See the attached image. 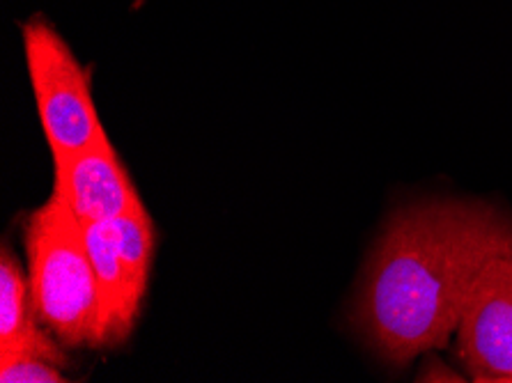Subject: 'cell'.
Returning a JSON list of instances; mask_svg holds the SVG:
<instances>
[{
  "mask_svg": "<svg viewBox=\"0 0 512 383\" xmlns=\"http://www.w3.org/2000/svg\"><path fill=\"white\" fill-rule=\"evenodd\" d=\"M512 253V216L483 200L430 198L393 211L356 294L352 322L391 365L444 347L480 273Z\"/></svg>",
  "mask_w": 512,
  "mask_h": 383,
  "instance_id": "1",
  "label": "cell"
},
{
  "mask_svg": "<svg viewBox=\"0 0 512 383\" xmlns=\"http://www.w3.org/2000/svg\"><path fill=\"white\" fill-rule=\"evenodd\" d=\"M28 289L35 317L62 345H99V294L85 228L60 195L26 221Z\"/></svg>",
  "mask_w": 512,
  "mask_h": 383,
  "instance_id": "2",
  "label": "cell"
},
{
  "mask_svg": "<svg viewBox=\"0 0 512 383\" xmlns=\"http://www.w3.org/2000/svg\"><path fill=\"white\" fill-rule=\"evenodd\" d=\"M23 51L51 154L79 152L108 138L92 99L90 72L44 19L23 26Z\"/></svg>",
  "mask_w": 512,
  "mask_h": 383,
  "instance_id": "3",
  "label": "cell"
},
{
  "mask_svg": "<svg viewBox=\"0 0 512 383\" xmlns=\"http://www.w3.org/2000/svg\"><path fill=\"white\" fill-rule=\"evenodd\" d=\"M457 356L478 383H512V253L480 273L455 331Z\"/></svg>",
  "mask_w": 512,
  "mask_h": 383,
  "instance_id": "4",
  "label": "cell"
},
{
  "mask_svg": "<svg viewBox=\"0 0 512 383\" xmlns=\"http://www.w3.org/2000/svg\"><path fill=\"white\" fill-rule=\"evenodd\" d=\"M51 156L56 173L53 193L67 202L83 225L115 221L145 207L108 138L79 152Z\"/></svg>",
  "mask_w": 512,
  "mask_h": 383,
  "instance_id": "5",
  "label": "cell"
},
{
  "mask_svg": "<svg viewBox=\"0 0 512 383\" xmlns=\"http://www.w3.org/2000/svg\"><path fill=\"white\" fill-rule=\"evenodd\" d=\"M83 228L97 278L99 345H115L134 328L145 292L134 283L122 260L113 223H88Z\"/></svg>",
  "mask_w": 512,
  "mask_h": 383,
  "instance_id": "6",
  "label": "cell"
},
{
  "mask_svg": "<svg viewBox=\"0 0 512 383\" xmlns=\"http://www.w3.org/2000/svg\"><path fill=\"white\" fill-rule=\"evenodd\" d=\"M46 358L51 363H65L58 342L46 335L37 322L30 303L28 280L10 250L0 253V363L17 358Z\"/></svg>",
  "mask_w": 512,
  "mask_h": 383,
  "instance_id": "7",
  "label": "cell"
},
{
  "mask_svg": "<svg viewBox=\"0 0 512 383\" xmlns=\"http://www.w3.org/2000/svg\"><path fill=\"white\" fill-rule=\"evenodd\" d=\"M113 230L118 239V248L124 264L134 278V283L143 289L147 287V276H150L152 255H154V225L147 209L141 207L131 214L115 218Z\"/></svg>",
  "mask_w": 512,
  "mask_h": 383,
  "instance_id": "8",
  "label": "cell"
},
{
  "mask_svg": "<svg viewBox=\"0 0 512 383\" xmlns=\"http://www.w3.org/2000/svg\"><path fill=\"white\" fill-rule=\"evenodd\" d=\"M0 381L3 383H65L56 363L46 358H17V361L0 363Z\"/></svg>",
  "mask_w": 512,
  "mask_h": 383,
  "instance_id": "9",
  "label": "cell"
}]
</instances>
